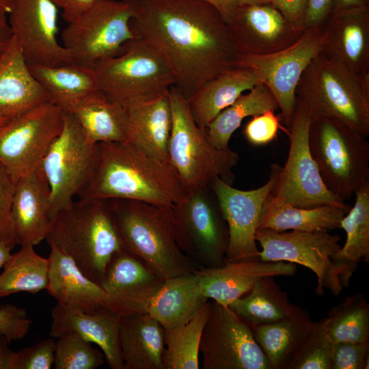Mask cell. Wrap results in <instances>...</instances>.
<instances>
[{
	"mask_svg": "<svg viewBox=\"0 0 369 369\" xmlns=\"http://www.w3.org/2000/svg\"><path fill=\"white\" fill-rule=\"evenodd\" d=\"M131 27L167 59L189 99L205 82L236 66L228 24L202 0H133Z\"/></svg>",
	"mask_w": 369,
	"mask_h": 369,
	"instance_id": "6da1fadb",
	"label": "cell"
},
{
	"mask_svg": "<svg viewBox=\"0 0 369 369\" xmlns=\"http://www.w3.org/2000/svg\"><path fill=\"white\" fill-rule=\"evenodd\" d=\"M169 163L129 143H100L93 176L81 199L129 200L170 207L187 195Z\"/></svg>",
	"mask_w": 369,
	"mask_h": 369,
	"instance_id": "7a4b0ae2",
	"label": "cell"
},
{
	"mask_svg": "<svg viewBox=\"0 0 369 369\" xmlns=\"http://www.w3.org/2000/svg\"><path fill=\"white\" fill-rule=\"evenodd\" d=\"M45 239L98 284L112 256L122 249L109 200H74L51 219Z\"/></svg>",
	"mask_w": 369,
	"mask_h": 369,
	"instance_id": "3957f363",
	"label": "cell"
},
{
	"mask_svg": "<svg viewBox=\"0 0 369 369\" xmlns=\"http://www.w3.org/2000/svg\"><path fill=\"white\" fill-rule=\"evenodd\" d=\"M122 249L168 279L202 269L179 249L171 206L129 200H109Z\"/></svg>",
	"mask_w": 369,
	"mask_h": 369,
	"instance_id": "277c9868",
	"label": "cell"
},
{
	"mask_svg": "<svg viewBox=\"0 0 369 369\" xmlns=\"http://www.w3.org/2000/svg\"><path fill=\"white\" fill-rule=\"evenodd\" d=\"M296 96L312 118L333 117L369 135V77L358 76L320 53L303 71Z\"/></svg>",
	"mask_w": 369,
	"mask_h": 369,
	"instance_id": "5b68a950",
	"label": "cell"
},
{
	"mask_svg": "<svg viewBox=\"0 0 369 369\" xmlns=\"http://www.w3.org/2000/svg\"><path fill=\"white\" fill-rule=\"evenodd\" d=\"M172 126L168 144L169 163L188 193L209 187L215 177L229 184L234 183L233 168L238 154L230 147L219 149L208 138L206 128L195 122L187 99L172 85L168 90Z\"/></svg>",
	"mask_w": 369,
	"mask_h": 369,
	"instance_id": "8992f818",
	"label": "cell"
},
{
	"mask_svg": "<svg viewBox=\"0 0 369 369\" xmlns=\"http://www.w3.org/2000/svg\"><path fill=\"white\" fill-rule=\"evenodd\" d=\"M308 143L326 188L345 202L369 182V143L340 120L312 118Z\"/></svg>",
	"mask_w": 369,
	"mask_h": 369,
	"instance_id": "52a82bcc",
	"label": "cell"
},
{
	"mask_svg": "<svg viewBox=\"0 0 369 369\" xmlns=\"http://www.w3.org/2000/svg\"><path fill=\"white\" fill-rule=\"evenodd\" d=\"M92 68L99 90L123 106L155 98L176 83L165 56L139 36L127 42L119 55L99 60Z\"/></svg>",
	"mask_w": 369,
	"mask_h": 369,
	"instance_id": "ba28073f",
	"label": "cell"
},
{
	"mask_svg": "<svg viewBox=\"0 0 369 369\" xmlns=\"http://www.w3.org/2000/svg\"><path fill=\"white\" fill-rule=\"evenodd\" d=\"M171 216L176 242L185 256L202 268L227 262L228 228L210 186L189 191L171 206Z\"/></svg>",
	"mask_w": 369,
	"mask_h": 369,
	"instance_id": "9c48e42d",
	"label": "cell"
},
{
	"mask_svg": "<svg viewBox=\"0 0 369 369\" xmlns=\"http://www.w3.org/2000/svg\"><path fill=\"white\" fill-rule=\"evenodd\" d=\"M98 156L99 144L90 142L74 117L64 112L62 129L41 163L50 188L51 219L68 206L88 184Z\"/></svg>",
	"mask_w": 369,
	"mask_h": 369,
	"instance_id": "30bf717a",
	"label": "cell"
},
{
	"mask_svg": "<svg viewBox=\"0 0 369 369\" xmlns=\"http://www.w3.org/2000/svg\"><path fill=\"white\" fill-rule=\"evenodd\" d=\"M133 0H99L74 21L68 23L61 38L74 61L90 66L119 55L135 38L131 19Z\"/></svg>",
	"mask_w": 369,
	"mask_h": 369,
	"instance_id": "8fae6325",
	"label": "cell"
},
{
	"mask_svg": "<svg viewBox=\"0 0 369 369\" xmlns=\"http://www.w3.org/2000/svg\"><path fill=\"white\" fill-rule=\"evenodd\" d=\"M312 116L297 99L296 109L287 131L290 147L286 164L280 170L272 195L297 207L331 205L349 208L326 188L311 154L308 133Z\"/></svg>",
	"mask_w": 369,
	"mask_h": 369,
	"instance_id": "7c38bea8",
	"label": "cell"
},
{
	"mask_svg": "<svg viewBox=\"0 0 369 369\" xmlns=\"http://www.w3.org/2000/svg\"><path fill=\"white\" fill-rule=\"evenodd\" d=\"M340 237L326 230L276 232L258 229L256 241L261 247L259 258L262 261H283L299 264L316 275V293L323 295L324 289L335 296L344 286L333 261L341 246Z\"/></svg>",
	"mask_w": 369,
	"mask_h": 369,
	"instance_id": "4fadbf2b",
	"label": "cell"
},
{
	"mask_svg": "<svg viewBox=\"0 0 369 369\" xmlns=\"http://www.w3.org/2000/svg\"><path fill=\"white\" fill-rule=\"evenodd\" d=\"M63 122L64 111L49 100L0 127V163L15 182L41 166Z\"/></svg>",
	"mask_w": 369,
	"mask_h": 369,
	"instance_id": "5bb4252c",
	"label": "cell"
},
{
	"mask_svg": "<svg viewBox=\"0 0 369 369\" xmlns=\"http://www.w3.org/2000/svg\"><path fill=\"white\" fill-rule=\"evenodd\" d=\"M200 354L202 369H272L251 327L229 306L212 300Z\"/></svg>",
	"mask_w": 369,
	"mask_h": 369,
	"instance_id": "9a60e30c",
	"label": "cell"
},
{
	"mask_svg": "<svg viewBox=\"0 0 369 369\" xmlns=\"http://www.w3.org/2000/svg\"><path fill=\"white\" fill-rule=\"evenodd\" d=\"M322 28L306 29L299 40L279 51L264 55H238L236 66L249 68L274 95L281 118L289 128L297 105L296 89L310 62L321 51Z\"/></svg>",
	"mask_w": 369,
	"mask_h": 369,
	"instance_id": "2e32d148",
	"label": "cell"
},
{
	"mask_svg": "<svg viewBox=\"0 0 369 369\" xmlns=\"http://www.w3.org/2000/svg\"><path fill=\"white\" fill-rule=\"evenodd\" d=\"M281 169L280 165L271 164L269 180L255 189H238L219 177L212 181L210 187L218 200L228 228L227 261L260 260L256 233L265 203L275 186Z\"/></svg>",
	"mask_w": 369,
	"mask_h": 369,
	"instance_id": "e0dca14e",
	"label": "cell"
},
{
	"mask_svg": "<svg viewBox=\"0 0 369 369\" xmlns=\"http://www.w3.org/2000/svg\"><path fill=\"white\" fill-rule=\"evenodd\" d=\"M8 16L12 35L29 66L75 62L57 40L58 8L51 0H14Z\"/></svg>",
	"mask_w": 369,
	"mask_h": 369,
	"instance_id": "ac0fdd59",
	"label": "cell"
},
{
	"mask_svg": "<svg viewBox=\"0 0 369 369\" xmlns=\"http://www.w3.org/2000/svg\"><path fill=\"white\" fill-rule=\"evenodd\" d=\"M228 31L238 54L264 55L283 50L302 35L291 26L273 6H238L228 23Z\"/></svg>",
	"mask_w": 369,
	"mask_h": 369,
	"instance_id": "d6986e66",
	"label": "cell"
},
{
	"mask_svg": "<svg viewBox=\"0 0 369 369\" xmlns=\"http://www.w3.org/2000/svg\"><path fill=\"white\" fill-rule=\"evenodd\" d=\"M165 279L141 260L122 249L108 262L99 284L122 316L146 313L148 302Z\"/></svg>",
	"mask_w": 369,
	"mask_h": 369,
	"instance_id": "ffe728a7",
	"label": "cell"
},
{
	"mask_svg": "<svg viewBox=\"0 0 369 369\" xmlns=\"http://www.w3.org/2000/svg\"><path fill=\"white\" fill-rule=\"evenodd\" d=\"M360 77H369V8L331 12L323 27L321 51Z\"/></svg>",
	"mask_w": 369,
	"mask_h": 369,
	"instance_id": "44dd1931",
	"label": "cell"
},
{
	"mask_svg": "<svg viewBox=\"0 0 369 369\" xmlns=\"http://www.w3.org/2000/svg\"><path fill=\"white\" fill-rule=\"evenodd\" d=\"M203 296L224 305L247 294L254 284L266 276H292L296 264L277 261H227L214 268L195 270Z\"/></svg>",
	"mask_w": 369,
	"mask_h": 369,
	"instance_id": "7402d4cb",
	"label": "cell"
},
{
	"mask_svg": "<svg viewBox=\"0 0 369 369\" xmlns=\"http://www.w3.org/2000/svg\"><path fill=\"white\" fill-rule=\"evenodd\" d=\"M50 188L41 166L16 182L11 217L18 245H37L51 225Z\"/></svg>",
	"mask_w": 369,
	"mask_h": 369,
	"instance_id": "603a6c76",
	"label": "cell"
},
{
	"mask_svg": "<svg viewBox=\"0 0 369 369\" xmlns=\"http://www.w3.org/2000/svg\"><path fill=\"white\" fill-rule=\"evenodd\" d=\"M50 247L46 290L57 303L85 313L111 310L120 314L99 284L83 275L73 261L57 248Z\"/></svg>",
	"mask_w": 369,
	"mask_h": 369,
	"instance_id": "cb8c5ba5",
	"label": "cell"
},
{
	"mask_svg": "<svg viewBox=\"0 0 369 369\" xmlns=\"http://www.w3.org/2000/svg\"><path fill=\"white\" fill-rule=\"evenodd\" d=\"M121 316L111 310L85 313L57 303L51 311L50 336L74 332L102 350L109 367L124 369L119 329Z\"/></svg>",
	"mask_w": 369,
	"mask_h": 369,
	"instance_id": "d4e9b609",
	"label": "cell"
},
{
	"mask_svg": "<svg viewBox=\"0 0 369 369\" xmlns=\"http://www.w3.org/2000/svg\"><path fill=\"white\" fill-rule=\"evenodd\" d=\"M49 100L12 35L0 53V117L11 119Z\"/></svg>",
	"mask_w": 369,
	"mask_h": 369,
	"instance_id": "484cf974",
	"label": "cell"
},
{
	"mask_svg": "<svg viewBox=\"0 0 369 369\" xmlns=\"http://www.w3.org/2000/svg\"><path fill=\"white\" fill-rule=\"evenodd\" d=\"M124 107L131 124V144L169 164L168 144L172 113L168 91L149 100L128 102Z\"/></svg>",
	"mask_w": 369,
	"mask_h": 369,
	"instance_id": "4316f807",
	"label": "cell"
},
{
	"mask_svg": "<svg viewBox=\"0 0 369 369\" xmlns=\"http://www.w3.org/2000/svg\"><path fill=\"white\" fill-rule=\"evenodd\" d=\"M119 340L124 369H163L164 329L149 314L122 316Z\"/></svg>",
	"mask_w": 369,
	"mask_h": 369,
	"instance_id": "83f0119b",
	"label": "cell"
},
{
	"mask_svg": "<svg viewBox=\"0 0 369 369\" xmlns=\"http://www.w3.org/2000/svg\"><path fill=\"white\" fill-rule=\"evenodd\" d=\"M259 83L260 77L254 70L240 66L205 82L187 99L195 122L206 128L221 111Z\"/></svg>",
	"mask_w": 369,
	"mask_h": 369,
	"instance_id": "f1b7e54d",
	"label": "cell"
},
{
	"mask_svg": "<svg viewBox=\"0 0 369 369\" xmlns=\"http://www.w3.org/2000/svg\"><path fill=\"white\" fill-rule=\"evenodd\" d=\"M208 299L202 292L195 270L166 279L147 303L146 313L165 329L190 320Z\"/></svg>",
	"mask_w": 369,
	"mask_h": 369,
	"instance_id": "f546056e",
	"label": "cell"
},
{
	"mask_svg": "<svg viewBox=\"0 0 369 369\" xmlns=\"http://www.w3.org/2000/svg\"><path fill=\"white\" fill-rule=\"evenodd\" d=\"M91 143H129L131 131L123 105L98 90L81 100L70 112Z\"/></svg>",
	"mask_w": 369,
	"mask_h": 369,
	"instance_id": "4dcf8cb0",
	"label": "cell"
},
{
	"mask_svg": "<svg viewBox=\"0 0 369 369\" xmlns=\"http://www.w3.org/2000/svg\"><path fill=\"white\" fill-rule=\"evenodd\" d=\"M29 68L49 100L64 112L70 113L81 100L100 90L90 66L72 62L55 66L29 65Z\"/></svg>",
	"mask_w": 369,
	"mask_h": 369,
	"instance_id": "1f68e13d",
	"label": "cell"
},
{
	"mask_svg": "<svg viewBox=\"0 0 369 369\" xmlns=\"http://www.w3.org/2000/svg\"><path fill=\"white\" fill-rule=\"evenodd\" d=\"M350 208L331 205L297 207L280 201L271 193L265 203L258 229L276 232L329 231L340 228L341 220Z\"/></svg>",
	"mask_w": 369,
	"mask_h": 369,
	"instance_id": "d6a6232c",
	"label": "cell"
},
{
	"mask_svg": "<svg viewBox=\"0 0 369 369\" xmlns=\"http://www.w3.org/2000/svg\"><path fill=\"white\" fill-rule=\"evenodd\" d=\"M355 202L340 222L346 234L344 245L336 254L333 261L344 287L361 260L369 261V182L355 193Z\"/></svg>",
	"mask_w": 369,
	"mask_h": 369,
	"instance_id": "836d02e7",
	"label": "cell"
},
{
	"mask_svg": "<svg viewBox=\"0 0 369 369\" xmlns=\"http://www.w3.org/2000/svg\"><path fill=\"white\" fill-rule=\"evenodd\" d=\"M313 322L305 310L297 306L291 314L282 319L249 327L256 342L267 357L272 369H282Z\"/></svg>",
	"mask_w": 369,
	"mask_h": 369,
	"instance_id": "e575fe53",
	"label": "cell"
},
{
	"mask_svg": "<svg viewBox=\"0 0 369 369\" xmlns=\"http://www.w3.org/2000/svg\"><path fill=\"white\" fill-rule=\"evenodd\" d=\"M278 108L271 91L266 85L259 83L215 117L206 128L208 138L216 148H228L232 134L245 118Z\"/></svg>",
	"mask_w": 369,
	"mask_h": 369,
	"instance_id": "d590c367",
	"label": "cell"
},
{
	"mask_svg": "<svg viewBox=\"0 0 369 369\" xmlns=\"http://www.w3.org/2000/svg\"><path fill=\"white\" fill-rule=\"evenodd\" d=\"M273 276L259 279L252 289L228 306L249 326L268 324L291 314L297 305L291 303Z\"/></svg>",
	"mask_w": 369,
	"mask_h": 369,
	"instance_id": "8d00e7d4",
	"label": "cell"
},
{
	"mask_svg": "<svg viewBox=\"0 0 369 369\" xmlns=\"http://www.w3.org/2000/svg\"><path fill=\"white\" fill-rule=\"evenodd\" d=\"M34 246L21 245L12 254L0 274V297L27 292L32 294L46 290L49 285V259L38 255Z\"/></svg>",
	"mask_w": 369,
	"mask_h": 369,
	"instance_id": "74e56055",
	"label": "cell"
},
{
	"mask_svg": "<svg viewBox=\"0 0 369 369\" xmlns=\"http://www.w3.org/2000/svg\"><path fill=\"white\" fill-rule=\"evenodd\" d=\"M210 306L208 300L187 323L164 329L163 369H198L200 344Z\"/></svg>",
	"mask_w": 369,
	"mask_h": 369,
	"instance_id": "f35d334b",
	"label": "cell"
},
{
	"mask_svg": "<svg viewBox=\"0 0 369 369\" xmlns=\"http://www.w3.org/2000/svg\"><path fill=\"white\" fill-rule=\"evenodd\" d=\"M325 318L333 343L368 342L369 304L362 294H354L331 307Z\"/></svg>",
	"mask_w": 369,
	"mask_h": 369,
	"instance_id": "ab89813d",
	"label": "cell"
},
{
	"mask_svg": "<svg viewBox=\"0 0 369 369\" xmlns=\"http://www.w3.org/2000/svg\"><path fill=\"white\" fill-rule=\"evenodd\" d=\"M333 344L327 329L326 318L313 322L282 369H331Z\"/></svg>",
	"mask_w": 369,
	"mask_h": 369,
	"instance_id": "60d3db41",
	"label": "cell"
},
{
	"mask_svg": "<svg viewBox=\"0 0 369 369\" xmlns=\"http://www.w3.org/2000/svg\"><path fill=\"white\" fill-rule=\"evenodd\" d=\"M55 369H96L104 364V354L79 334L66 333L57 338Z\"/></svg>",
	"mask_w": 369,
	"mask_h": 369,
	"instance_id": "b9f144b4",
	"label": "cell"
},
{
	"mask_svg": "<svg viewBox=\"0 0 369 369\" xmlns=\"http://www.w3.org/2000/svg\"><path fill=\"white\" fill-rule=\"evenodd\" d=\"M55 341L46 338L38 343L15 352L10 369H50L55 360Z\"/></svg>",
	"mask_w": 369,
	"mask_h": 369,
	"instance_id": "7bdbcfd3",
	"label": "cell"
},
{
	"mask_svg": "<svg viewBox=\"0 0 369 369\" xmlns=\"http://www.w3.org/2000/svg\"><path fill=\"white\" fill-rule=\"evenodd\" d=\"M368 342L333 343L331 369H368Z\"/></svg>",
	"mask_w": 369,
	"mask_h": 369,
	"instance_id": "ee69618b",
	"label": "cell"
},
{
	"mask_svg": "<svg viewBox=\"0 0 369 369\" xmlns=\"http://www.w3.org/2000/svg\"><path fill=\"white\" fill-rule=\"evenodd\" d=\"M16 182L0 163V241L18 245L11 217Z\"/></svg>",
	"mask_w": 369,
	"mask_h": 369,
	"instance_id": "f6af8a7d",
	"label": "cell"
},
{
	"mask_svg": "<svg viewBox=\"0 0 369 369\" xmlns=\"http://www.w3.org/2000/svg\"><path fill=\"white\" fill-rule=\"evenodd\" d=\"M279 120V117L273 110L254 115L245 125L243 135L246 140L253 146L266 145L277 137L280 128Z\"/></svg>",
	"mask_w": 369,
	"mask_h": 369,
	"instance_id": "bcb514c9",
	"label": "cell"
},
{
	"mask_svg": "<svg viewBox=\"0 0 369 369\" xmlns=\"http://www.w3.org/2000/svg\"><path fill=\"white\" fill-rule=\"evenodd\" d=\"M31 324L25 309L12 304L0 306V333L10 342L23 339Z\"/></svg>",
	"mask_w": 369,
	"mask_h": 369,
	"instance_id": "7dc6e473",
	"label": "cell"
},
{
	"mask_svg": "<svg viewBox=\"0 0 369 369\" xmlns=\"http://www.w3.org/2000/svg\"><path fill=\"white\" fill-rule=\"evenodd\" d=\"M308 0H272L271 5L276 8L294 28L303 31Z\"/></svg>",
	"mask_w": 369,
	"mask_h": 369,
	"instance_id": "c3c4849f",
	"label": "cell"
},
{
	"mask_svg": "<svg viewBox=\"0 0 369 369\" xmlns=\"http://www.w3.org/2000/svg\"><path fill=\"white\" fill-rule=\"evenodd\" d=\"M332 12V0H308L305 29L322 28Z\"/></svg>",
	"mask_w": 369,
	"mask_h": 369,
	"instance_id": "681fc988",
	"label": "cell"
},
{
	"mask_svg": "<svg viewBox=\"0 0 369 369\" xmlns=\"http://www.w3.org/2000/svg\"><path fill=\"white\" fill-rule=\"evenodd\" d=\"M98 1L51 0L58 9L62 10V16L67 23L74 21Z\"/></svg>",
	"mask_w": 369,
	"mask_h": 369,
	"instance_id": "f907efd6",
	"label": "cell"
},
{
	"mask_svg": "<svg viewBox=\"0 0 369 369\" xmlns=\"http://www.w3.org/2000/svg\"><path fill=\"white\" fill-rule=\"evenodd\" d=\"M215 8L228 24L238 8L237 0H202Z\"/></svg>",
	"mask_w": 369,
	"mask_h": 369,
	"instance_id": "816d5d0a",
	"label": "cell"
},
{
	"mask_svg": "<svg viewBox=\"0 0 369 369\" xmlns=\"http://www.w3.org/2000/svg\"><path fill=\"white\" fill-rule=\"evenodd\" d=\"M10 342L5 336L0 333V369H10L14 353L9 346Z\"/></svg>",
	"mask_w": 369,
	"mask_h": 369,
	"instance_id": "f5cc1de1",
	"label": "cell"
},
{
	"mask_svg": "<svg viewBox=\"0 0 369 369\" xmlns=\"http://www.w3.org/2000/svg\"><path fill=\"white\" fill-rule=\"evenodd\" d=\"M364 6H368V0H332V12Z\"/></svg>",
	"mask_w": 369,
	"mask_h": 369,
	"instance_id": "db71d44e",
	"label": "cell"
},
{
	"mask_svg": "<svg viewBox=\"0 0 369 369\" xmlns=\"http://www.w3.org/2000/svg\"><path fill=\"white\" fill-rule=\"evenodd\" d=\"M12 33L8 21V17L0 18V53L8 43Z\"/></svg>",
	"mask_w": 369,
	"mask_h": 369,
	"instance_id": "11a10c76",
	"label": "cell"
},
{
	"mask_svg": "<svg viewBox=\"0 0 369 369\" xmlns=\"http://www.w3.org/2000/svg\"><path fill=\"white\" fill-rule=\"evenodd\" d=\"M14 246L13 244L0 241V268L3 267L10 259L12 255L11 251Z\"/></svg>",
	"mask_w": 369,
	"mask_h": 369,
	"instance_id": "9f6ffc18",
	"label": "cell"
},
{
	"mask_svg": "<svg viewBox=\"0 0 369 369\" xmlns=\"http://www.w3.org/2000/svg\"><path fill=\"white\" fill-rule=\"evenodd\" d=\"M14 0H0V18H6L10 13Z\"/></svg>",
	"mask_w": 369,
	"mask_h": 369,
	"instance_id": "6f0895ef",
	"label": "cell"
},
{
	"mask_svg": "<svg viewBox=\"0 0 369 369\" xmlns=\"http://www.w3.org/2000/svg\"><path fill=\"white\" fill-rule=\"evenodd\" d=\"M272 0H237L238 6L249 5H268Z\"/></svg>",
	"mask_w": 369,
	"mask_h": 369,
	"instance_id": "680465c9",
	"label": "cell"
},
{
	"mask_svg": "<svg viewBox=\"0 0 369 369\" xmlns=\"http://www.w3.org/2000/svg\"><path fill=\"white\" fill-rule=\"evenodd\" d=\"M10 119L0 117V127L5 124Z\"/></svg>",
	"mask_w": 369,
	"mask_h": 369,
	"instance_id": "91938a15",
	"label": "cell"
}]
</instances>
